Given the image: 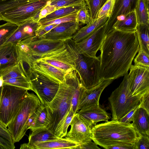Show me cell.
<instances>
[{"label": "cell", "instance_id": "cell-50", "mask_svg": "<svg viewBox=\"0 0 149 149\" xmlns=\"http://www.w3.org/2000/svg\"><path fill=\"white\" fill-rule=\"evenodd\" d=\"M3 79L2 77L0 76V88H1L3 84Z\"/></svg>", "mask_w": 149, "mask_h": 149}, {"label": "cell", "instance_id": "cell-54", "mask_svg": "<svg viewBox=\"0 0 149 149\" xmlns=\"http://www.w3.org/2000/svg\"><path fill=\"white\" fill-rule=\"evenodd\" d=\"M6 0H0V1H5Z\"/></svg>", "mask_w": 149, "mask_h": 149}, {"label": "cell", "instance_id": "cell-34", "mask_svg": "<svg viewBox=\"0 0 149 149\" xmlns=\"http://www.w3.org/2000/svg\"><path fill=\"white\" fill-rule=\"evenodd\" d=\"M149 8L143 0H139L135 10L138 24H149Z\"/></svg>", "mask_w": 149, "mask_h": 149}, {"label": "cell", "instance_id": "cell-33", "mask_svg": "<svg viewBox=\"0 0 149 149\" xmlns=\"http://www.w3.org/2000/svg\"><path fill=\"white\" fill-rule=\"evenodd\" d=\"M85 3L84 0H50L45 7L50 14L63 7L82 5Z\"/></svg>", "mask_w": 149, "mask_h": 149}, {"label": "cell", "instance_id": "cell-17", "mask_svg": "<svg viewBox=\"0 0 149 149\" xmlns=\"http://www.w3.org/2000/svg\"><path fill=\"white\" fill-rule=\"evenodd\" d=\"M81 24L76 20L61 23L41 38L64 41L72 38Z\"/></svg>", "mask_w": 149, "mask_h": 149}, {"label": "cell", "instance_id": "cell-27", "mask_svg": "<svg viewBox=\"0 0 149 149\" xmlns=\"http://www.w3.org/2000/svg\"><path fill=\"white\" fill-rule=\"evenodd\" d=\"M137 24L134 11L120 17L113 25L111 29L124 31L136 32Z\"/></svg>", "mask_w": 149, "mask_h": 149}, {"label": "cell", "instance_id": "cell-48", "mask_svg": "<svg viewBox=\"0 0 149 149\" xmlns=\"http://www.w3.org/2000/svg\"><path fill=\"white\" fill-rule=\"evenodd\" d=\"M98 149L100 148L98 147L95 143L92 141L85 143L80 144L76 148V149Z\"/></svg>", "mask_w": 149, "mask_h": 149}, {"label": "cell", "instance_id": "cell-15", "mask_svg": "<svg viewBox=\"0 0 149 149\" xmlns=\"http://www.w3.org/2000/svg\"><path fill=\"white\" fill-rule=\"evenodd\" d=\"M113 80V79L103 80L99 84L90 88L86 89L83 87L79 96L78 111L81 109L99 104V99L102 91Z\"/></svg>", "mask_w": 149, "mask_h": 149}, {"label": "cell", "instance_id": "cell-24", "mask_svg": "<svg viewBox=\"0 0 149 149\" xmlns=\"http://www.w3.org/2000/svg\"><path fill=\"white\" fill-rule=\"evenodd\" d=\"M72 88V97L71 106L74 114L77 112L78 104L80 95L82 88L79 75L75 69L67 73Z\"/></svg>", "mask_w": 149, "mask_h": 149}, {"label": "cell", "instance_id": "cell-46", "mask_svg": "<svg viewBox=\"0 0 149 149\" xmlns=\"http://www.w3.org/2000/svg\"><path fill=\"white\" fill-rule=\"evenodd\" d=\"M0 146L5 149H14L15 148L14 143L9 141L0 134Z\"/></svg>", "mask_w": 149, "mask_h": 149}, {"label": "cell", "instance_id": "cell-26", "mask_svg": "<svg viewBox=\"0 0 149 149\" xmlns=\"http://www.w3.org/2000/svg\"><path fill=\"white\" fill-rule=\"evenodd\" d=\"M108 18L106 16L102 17L79 29L73 36L72 39L75 43L82 41L103 25Z\"/></svg>", "mask_w": 149, "mask_h": 149}, {"label": "cell", "instance_id": "cell-12", "mask_svg": "<svg viewBox=\"0 0 149 149\" xmlns=\"http://www.w3.org/2000/svg\"><path fill=\"white\" fill-rule=\"evenodd\" d=\"M107 22L95 31L82 41L75 43L79 53L91 57L96 58L107 32Z\"/></svg>", "mask_w": 149, "mask_h": 149}, {"label": "cell", "instance_id": "cell-49", "mask_svg": "<svg viewBox=\"0 0 149 149\" xmlns=\"http://www.w3.org/2000/svg\"><path fill=\"white\" fill-rule=\"evenodd\" d=\"M107 149H134V146L132 144L123 143L109 146Z\"/></svg>", "mask_w": 149, "mask_h": 149}, {"label": "cell", "instance_id": "cell-28", "mask_svg": "<svg viewBox=\"0 0 149 149\" xmlns=\"http://www.w3.org/2000/svg\"><path fill=\"white\" fill-rule=\"evenodd\" d=\"M59 138L48 128L40 129L32 131L29 137L28 142L27 143L28 149H31V146L35 143Z\"/></svg>", "mask_w": 149, "mask_h": 149}, {"label": "cell", "instance_id": "cell-16", "mask_svg": "<svg viewBox=\"0 0 149 149\" xmlns=\"http://www.w3.org/2000/svg\"><path fill=\"white\" fill-rule=\"evenodd\" d=\"M39 20L37 16L19 25L5 43L16 44L20 41L36 36V31L40 25Z\"/></svg>", "mask_w": 149, "mask_h": 149}, {"label": "cell", "instance_id": "cell-30", "mask_svg": "<svg viewBox=\"0 0 149 149\" xmlns=\"http://www.w3.org/2000/svg\"><path fill=\"white\" fill-rule=\"evenodd\" d=\"M0 76L3 79L23 77L29 78L22 62L0 70Z\"/></svg>", "mask_w": 149, "mask_h": 149}, {"label": "cell", "instance_id": "cell-36", "mask_svg": "<svg viewBox=\"0 0 149 149\" xmlns=\"http://www.w3.org/2000/svg\"><path fill=\"white\" fill-rule=\"evenodd\" d=\"M3 84H8L31 90V83L29 78L23 77L4 79Z\"/></svg>", "mask_w": 149, "mask_h": 149}, {"label": "cell", "instance_id": "cell-44", "mask_svg": "<svg viewBox=\"0 0 149 149\" xmlns=\"http://www.w3.org/2000/svg\"><path fill=\"white\" fill-rule=\"evenodd\" d=\"M139 107L140 105L139 104L138 105L119 120H118L126 123H130L133 120L134 116L136 111Z\"/></svg>", "mask_w": 149, "mask_h": 149}, {"label": "cell", "instance_id": "cell-23", "mask_svg": "<svg viewBox=\"0 0 149 149\" xmlns=\"http://www.w3.org/2000/svg\"><path fill=\"white\" fill-rule=\"evenodd\" d=\"M80 144L66 138H59L43 142L35 143L31 146V149H76Z\"/></svg>", "mask_w": 149, "mask_h": 149}, {"label": "cell", "instance_id": "cell-21", "mask_svg": "<svg viewBox=\"0 0 149 149\" xmlns=\"http://www.w3.org/2000/svg\"><path fill=\"white\" fill-rule=\"evenodd\" d=\"M32 68L34 71L42 73L60 83L65 81V76L68 73L42 61H34Z\"/></svg>", "mask_w": 149, "mask_h": 149}, {"label": "cell", "instance_id": "cell-22", "mask_svg": "<svg viewBox=\"0 0 149 149\" xmlns=\"http://www.w3.org/2000/svg\"><path fill=\"white\" fill-rule=\"evenodd\" d=\"M52 120V113L48 106L41 105L35 111V118L29 128L32 131L40 129L48 128Z\"/></svg>", "mask_w": 149, "mask_h": 149}, {"label": "cell", "instance_id": "cell-39", "mask_svg": "<svg viewBox=\"0 0 149 149\" xmlns=\"http://www.w3.org/2000/svg\"><path fill=\"white\" fill-rule=\"evenodd\" d=\"M134 60V65L149 68V54L140 48Z\"/></svg>", "mask_w": 149, "mask_h": 149}, {"label": "cell", "instance_id": "cell-20", "mask_svg": "<svg viewBox=\"0 0 149 149\" xmlns=\"http://www.w3.org/2000/svg\"><path fill=\"white\" fill-rule=\"evenodd\" d=\"M18 61L16 44L8 43L0 46V70L16 64Z\"/></svg>", "mask_w": 149, "mask_h": 149}, {"label": "cell", "instance_id": "cell-13", "mask_svg": "<svg viewBox=\"0 0 149 149\" xmlns=\"http://www.w3.org/2000/svg\"><path fill=\"white\" fill-rule=\"evenodd\" d=\"M70 125V131L65 138L80 144L92 141V127L76 113L73 117Z\"/></svg>", "mask_w": 149, "mask_h": 149}, {"label": "cell", "instance_id": "cell-7", "mask_svg": "<svg viewBox=\"0 0 149 149\" xmlns=\"http://www.w3.org/2000/svg\"><path fill=\"white\" fill-rule=\"evenodd\" d=\"M28 90L3 84L0 98V123L7 127L15 117Z\"/></svg>", "mask_w": 149, "mask_h": 149}, {"label": "cell", "instance_id": "cell-8", "mask_svg": "<svg viewBox=\"0 0 149 149\" xmlns=\"http://www.w3.org/2000/svg\"><path fill=\"white\" fill-rule=\"evenodd\" d=\"M72 97L71 86L66 74L65 81L60 83L56 94L47 105L52 113V121L48 128L54 134L58 124L70 108Z\"/></svg>", "mask_w": 149, "mask_h": 149}, {"label": "cell", "instance_id": "cell-29", "mask_svg": "<svg viewBox=\"0 0 149 149\" xmlns=\"http://www.w3.org/2000/svg\"><path fill=\"white\" fill-rule=\"evenodd\" d=\"M83 5H75L57 9L40 19L39 22L41 25L46 22L73 14L78 12Z\"/></svg>", "mask_w": 149, "mask_h": 149}, {"label": "cell", "instance_id": "cell-25", "mask_svg": "<svg viewBox=\"0 0 149 149\" xmlns=\"http://www.w3.org/2000/svg\"><path fill=\"white\" fill-rule=\"evenodd\" d=\"M149 114L144 109L139 108L136 111L131 123L137 134L149 136Z\"/></svg>", "mask_w": 149, "mask_h": 149}, {"label": "cell", "instance_id": "cell-31", "mask_svg": "<svg viewBox=\"0 0 149 149\" xmlns=\"http://www.w3.org/2000/svg\"><path fill=\"white\" fill-rule=\"evenodd\" d=\"M136 33L139 48L149 54V24L138 23Z\"/></svg>", "mask_w": 149, "mask_h": 149}, {"label": "cell", "instance_id": "cell-37", "mask_svg": "<svg viewBox=\"0 0 149 149\" xmlns=\"http://www.w3.org/2000/svg\"><path fill=\"white\" fill-rule=\"evenodd\" d=\"M90 13L92 22L96 19L99 10L107 0H84Z\"/></svg>", "mask_w": 149, "mask_h": 149}, {"label": "cell", "instance_id": "cell-5", "mask_svg": "<svg viewBox=\"0 0 149 149\" xmlns=\"http://www.w3.org/2000/svg\"><path fill=\"white\" fill-rule=\"evenodd\" d=\"M128 73L108 100L112 113L111 120H118L138 105L143 96H133L129 85Z\"/></svg>", "mask_w": 149, "mask_h": 149}, {"label": "cell", "instance_id": "cell-11", "mask_svg": "<svg viewBox=\"0 0 149 149\" xmlns=\"http://www.w3.org/2000/svg\"><path fill=\"white\" fill-rule=\"evenodd\" d=\"M129 85L133 96H143L149 92V68L132 65L129 69Z\"/></svg>", "mask_w": 149, "mask_h": 149}, {"label": "cell", "instance_id": "cell-43", "mask_svg": "<svg viewBox=\"0 0 149 149\" xmlns=\"http://www.w3.org/2000/svg\"><path fill=\"white\" fill-rule=\"evenodd\" d=\"M58 25L53 24L47 25H40L36 31V36L38 38H41Z\"/></svg>", "mask_w": 149, "mask_h": 149}, {"label": "cell", "instance_id": "cell-35", "mask_svg": "<svg viewBox=\"0 0 149 149\" xmlns=\"http://www.w3.org/2000/svg\"><path fill=\"white\" fill-rule=\"evenodd\" d=\"M18 25L9 22L0 25V46L5 44Z\"/></svg>", "mask_w": 149, "mask_h": 149}, {"label": "cell", "instance_id": "cell-38", "mask_svg": "<svg viewBox=\"0 0 149 149\" xmlns=\"http://www.w3.org/2000/svg\"><path fill=\"white\" fill-rule=\"evenodd\" d=\"M76 20L81 25H87L92 22L89 9L86 3L78 11Z\"/></svg>", "mask_w": 149, "mask_h": 149}, {"label": "cell", "instance_id": "cell-51", "mask_svg": "<svg viewBox=\"0 0 149 149\" xmlns=\"http://www.w3.org/2000/svg\"><path fill=\"white\" fill-rule=\"evenodd\" d=\"M146 3L147 6L149 7V0H143Z\"/></svg>", "mask_w": 149, "mask_h": 149}, {"label": "cell", "instance_id": "cell-53", "mask_svg": "<svg viewBox=\"0 0 149 149\" xmlns=\"http://www.w3.org/2000/svg\"><path fill=\"white\" fill-rule=\"evenodd\" d=\"M1 88H0V98L1 92Z\"/></svg>", "mask_w": 149, "mask_h": 149}, {"label": "cell", "instance_id": "cell-47", "mask_svg": "<svg viewBox=\"0 0 149 149\" xmlns=\"http://www.w3.org/2000/svg\"><path fill=\"white\" fill-rule=\"evenodd\" d=\"M0 134L9 141L12 142L14 143L13 141L11 136L7 128L0 123Z\"/></svg>", "mask_w": 149, "mask_h": 149}, {"label": "cell", "instance_id": "cell-19", "mask_svg": "<svg viewBox=\"0 0 149 149\" xmlns=\"http://www.w3.org/2000/svg\"><path fill=\"white\" fill-rule=\"evenodd\" d=\"M77 113L92 127L99 122H107L111 118L110 114L102 108L99 104L81 109Z\"/></svg>", "mask_w": 149, "mask_h": 149}, {"label": "cell", "instance_id": "cell-52", "mask_svg": "<svg viewBox=\"0 0 149 149\" xmlns=\"http://www.w3.org/2000/svg\"><path fill=\"white\" fill-rule=\"evenodd\" d=\"M0 149H5L3 147L0 146Z\"/></svg>", "mask_w": 149, "mask_h": 149}, {"label": "cell", "instance_id": "cell-18", "mask_svg": "<svg viewBox=\"0 0 149 149\" xmlns=\"http://www.w3.org/2000/svg\"><path fill=\"white\" fill-rule=\"evenodd\" d=\"M138 1L115 0L111 15L107 22V33L112 29L120 17L135 11Z\"/></svg>", "mask_w": 149, "mask_h": 149}, {"label": "cell", "instance_id": "cell-1", "mask_svg": "<svg viewBox=\"0 0 149 149\" xmlns=\"http://www.w3.org/2000/svg\"><path fill=\"white\" fill-rule=\"evenodd\" d=\"M139 49L136 32L114 29L108 31L100 50L99 75L101 80H114L128 73Z\"/></svg>", "mask_w": 149, "mask_h": 149}, {"label": "cell", "instance_id": "cell-32", "mask_svg": "<svg viewBox=\"0 0 149 149\" xmlns=\"http://www.w3.org/2000/svg\"><path fill=\"white\" fill-rule=\"evenodd\" d=\"M72 106L58 124L54 132L55 134L58 137H65L68 127L74 115Z\"/></svg>", "mask_w": 149, "mask_h": 149}, {"label": "cell", "instance_id": "cell-4", "mask_svg": "<svg viewBox=\"0 0 149 149\" xmlns=\"http://www.w3.org/2000/svg\"><path fill=\"white\" fill-rule=\"evenodd\" d=\"M65 44L74 60L75 69L82 85L85 88L93 87L100 83L99 75L100 61L96 58L87 56L77 51L72 38L65 41Z\"/></svg>", "mask_w": 149, "mask_h": 149}, {"label": "cell", "instance_id": "cell-55", "mask_svg": "<svg viewBox=\"0 0 149 149\" xmlns=\"http://www.w3.org/2000/svg\"><path fill=\"white\" fill-rule=\"evenodd\" d=\"M45 12H46V11H45Z\"/></svg>", "mask_w": 149, "mask_h": 149}, {"label": "cell", "instance_id": "cell-42", "mask_svg": "<svg viewBox=\"0 0 149 149\" xmlns=\"http://www.w3.org/2000/svg\"><path fill=\"white\" fill-rule=\"evenodd\" d=\"M77 12L46 22L41 25H47L53 24H58L61 23L76 20Z\"/></svg>", "mask_w": 149, "mask_h": 149}, {"label": "cell", "instance_id": "cell-6", "mask_svg": "<svg viewBox=\"0 0 149 149\" xmlns=\"http://www.w3.org/2000/svg\"><path fill=\"white\" fill-rule=\"evenodd\" d=\"M40 105L37 95L27 92L16 116L7 127L14 143L19 142L24 136L28 130L27 123L29 118Z\"/></svg>", "mask_w": 149, "mask_h": 149}, {"label": "cell", "instance_id": "cell-45", "mask_svg": "<svg viewBox=\"0 0 149 149\" xmlns=\"http://www.w3.org/2000/svg\"><path fill=\"white\" fill-rule=\"evenodd\" d=\"M149 92L144 94L142 97L139 103L140 108L145 110L149 114Z\"/></svg>", "mask_w": 149, "mask_h": 149}, {"label": "cell", "instance_id": "cell-9", "mask_svg": "<svg viewBox=\"0 0 149 149\" xmlns=\"http://www.w3.org/2000/svg\"><path fill=\"white\" fill-rule=\"evenodd\" d=\"M31 88L39 98L41 105H47L58 90L60 83L34 71L31 68L28 74Z\"/></svg>", "mask_w": 149, "mask_h": 149}, {"label": "cell", "instance_id": "cell-2", "mask_svg": "<svg viewBox=\"0 0 149 149\" xmlns=\"http://www.w3.org/2000/svg\"><path fill=\"white\" fill-rule=\"evenodd\" d=\"M91 135L92 140L106 149L109 146L120 144L133 145L137 137L131 123L116 120L108 121L93 126Z\"/></svg>", "mask_w": 149, "mask_h": 149}, {"label": "cell", "instance_id": "cell-40", "mask_svg": "<svg viewBox=\"0 0 149 149\" xmlns=\"http://www.w3.org/2000/svg\"><path fill=\"white\" fill-rule=\"evenodd\" d=\"M133 145L134 149H149V136L140 133Z\"/></svg>", "mask_w": 149, "mask_h": 149}, {"label": "cell", "instance_id": "cell-41", "mask_svg": "<svg viewBox=\"0 0 149 149\" xmlns=\"http://www.w3.org/2000/svg\"><path fill=\"white\" fill-rule=\"evenodd\" d=\"M115 1L107 0L99 10L96 19L106 16L109 17L113 11Z\"/></svg>", "mask_w": 149, "mask_h": 149}, {"label": "cell", "instance_id": "cell-10", "mask_svg": "<svg viewBox=\"0 0 149 149\" xmlns=\"http://www.w3.org/2000/svg\"><path fill=\"white\" fill-rule=\"evenodd\" d=\"M35 61L45 62L67 72L75 69L74 60L65 43L61 47L42 55Z\"/></svg>", "mask_w": 149, "mask_h": 149}, {"label": "cell", "instance_id": "cell-3", "mask_svg": "<svg viewBox=\"0 0 149 149\" xmlns=\"http://www.w3.org/2000/svg\"><path fill=\"white\" fill-rule=\"evenodd\" d=\"M50 0H7L0 3V21L19 25L36 17Z\"/></svg>", "mask_w": 149, "mask_h": 149}, {"label": "cell", "instance_id": "cell-14", "mask_svg": "<svg viewBox=\"0 0 149 149\" xmlns=\"http://www.w3.org/2000/svg\"><path fill=\"white\" fill-rule=\"evenodd\" d=\"M26 40L35 61L42 55L61 47L65 44L64 40L38 38L36 36Z\"/></svg>", "mask_w": 149, "mask_h": 149}]
</instances>
